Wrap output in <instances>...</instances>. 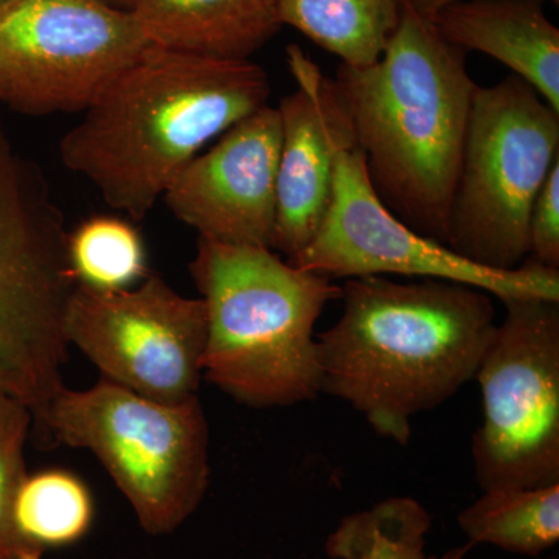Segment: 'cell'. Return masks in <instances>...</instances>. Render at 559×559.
<instances>
[{
    "label": "cell",
    "instance_id": "cell-25",
    "mask_svg": "<svg viewBox=\"0 0 559 559\" xmlns=\"http://www.w3.org/2000/svg\"><path fill=\"white\" fill-rule=\"evenodd\" d=\"M530 559H557V558H530Z\"/></svg>",
    "mask_w": 559,
    "mask_h": 559
},
{
    "label": "cell",
    "instance_id": "cell-10",
    "mask_svg": "<svg viewBox=\"0 0 559 559\" xmlns=\"http://www.w3.org/2000/svg\"><path fill=\"white\" fill-rule=\"evenodd\" d=\"M148 46L132 11L108 0H7L0 105L25 116L83 112Z\"/></svg>",
    "mask_w": 559,
    "mask_h": 559
},
{
    "label": "cell",
    "instance_id": "cell-16",
    "mask_svg": "<svg viewBox=\"0 0 559 559\" xmlns=\"http://www.w3.org/2000/svg\"><path fill=\"white\" fill-rule=\"evenodd\" d=\"M401 0H280V22L296 28L341 64L380 60L399 27Z\"/></svg>",
    "mask_w": 559,
    "mask_h": 559
},
{
    "label": "cell",
    "instance_id": "cell-12",
    "mask_svg": "<svg viewBox=\"0 0 559 559\" xmlns=\"http://www.w3.org/2000/svg\"><path fill=\"white\" fill-rule=\"evenodd\" d=\"M280 150L282 120L266 105L194 157L162 198L202 238L274 250Z\"/></svg>",
    "mask_w": 559,
    "mask_h": 559
},
{
    "label": "cell",
    "instance_id": "cell-13",
    "mask_svg": "<svg viewBox=\"0 0 559 559\" xmlns=\"http://www.w3.org/2000/svg\"><path fill=\"white\" fill-rule=\"evenodd\" d=\"M286 61L297 90L277 108L282 150L274 250L293 260L310 245L325 218L337 150L356 139L333 80L297 44L286 47Z\"/></svg>",
    "mask_w": 559,
    "mask_h": 559
},
{
    "label": "cell",
    "instance_id": "cell-26",
    "mask_svg": "<svg viewBox=\"0 0 559 559\" xmlns=\"http://www.w3.org/2000/svg\"><path fill=\"white\" fill-rule=\"evenodd\" d=\"M3 2H7V0H0V5H2Z\"/></svg>",
    "mask_w": 559,
    "mask_h": 559
},
{
    "label": "cell",
    "instance_id": "cell-6",
    "mask_svg": "<svg viewBox=\"0 0 559 559\" xmlns=\"http://www.w3.org/2000/svg\"><path fill=\"white\" fill-rule=\"evenodd\" d=\"M38 430L100 460L148 535L178 530L207 491L209 425L198 395L162 403L102 378L62 389Z\"/></svg>",
    "mask_w": 559,
    "mask_h": 559
},
{
    "label": "cell",
    "instance_id": "cell-9",
    "mask_svg": "<svg viewBox=\"0 0 559 559\" xmlns=\"http://www.w3.org/2000/svg\"><path fill=\"white\" fill-rule=\"evenodd\" d=\"M288 261L330 280L404 275L465 283L500 301L559 300V271L528 259L516 271L487 270L403 223L373 189L356 140L334 157L333 193L319 230Z\"/></svg>",
    "mask_w": 559,
    "mask_h": 559
},
{
    "label": "cell",
    "instance_id": "cell-20",
    "mask_svg": "<svg viewBox=\"0 0 559 559\" xmlns=\"http://www.w3.org/2000/svg\"><path fill=\"white\" fill-rule=\"evenodd\" d=\"M70 271L76 285L94 290L130 289L146 275L142 235L119 216H92L69 231Z\"/></svg>",
    "mask_w": 559,
    "mask_h": 559
},
{
    "label": "cell",
    "instance_id": "cell-8",
    "mask_svg": "<svg viewBox=\"0 0 559 559\" xmlns=\"http://www.w3.org/2000/svg\"><path fill=\"white\" fill-rule=\"evenodd\" d=\"M474 380L484 418L473 437L481 491L559 484V300L502 301Z\"/></svg>",
    "mask_w": 559,
    "mask_h": 559
},
{
    "label": "cell",
    "instance_id": "cell-17",
    "mask_svg": "<svg viewBox=\"0 0 559 559\" xmlns=\"http://www.w3.org/2000/svg\"><path fill=\"white\" fill-rule=\"evenodd\" d=\"M469 544L539 558L559 540V484L538 488L487 489L460 511Z\"/></svg>",
    "mask_w": 559,
    "mask_h": 559
},
{
    "label": "cell",
    "instance_id": "cell-1",
    "mask_svg": "<svg viewBox=\"0 0 559 559\" xmlns=\"http://www.w3.org/2000/svg\"><path fill=\"white\" fill-rule=\"evenodd\" d=\"M342 312L318 336L322 393L406 447L412 421L474 380L496 325L495 297L465 283L345 280Z\"/></svg>",
    "mask_w": 559,
    "mask_h": 559
},
{
    "label": "cell",
    "instance_id": "cell-3",
    "mask_svg": "<svg viewBox=\"0 0 559 559\" xmlns=\"http://www.w3.org/2000/svg\"><path fill=\"white\" fill-rule=\"evenodd\" d=\"M401 2L380 60L341 64L331 80L378 197L419 235L448 246L477 84L465 51Z\"/></svg>",
    "mask_w": 559,
    "mask_h": 559
},
{
    "label": "cell",
    "instance_id": "cell-22",
    "mask_svg": "<svg viewBox=\"0 0 559 559\" xmlns=\"http://www.w3.org/2000/svg\"><path fill=\"white\" fill-rule=\"evenodd\" d=\"M528 260L559 271V160L533 202L528 221Z\"/></svg>",
    "mask_w": 559,
    "mask_h": 559
},
{
    "label": "cell",
    "instance_id": "cell-4",
    "mask_svg": "<svg viewBox=\"0 0 559 559\" xmlns=\"http://www.w3.org/2000/svg\"><path fill=\"white\" fill-rule=\"evenodd\" d=\"M190 272L207 316L205 380L255 409L322 393L316 323L341 297L333 280L272 249L202 237Z\"/></svg>",
    "mask_w": 559,
    "mask_h": 559
},
{
    "label": "cell",
    "instance_id": "cell-2",
    "mask_svg": "<svg viewBox=\"0 0 559 559\" xmlns=\"http://www.w3.org/2000/svg\"><path fill=\"white\" fill-rule=\"evenodd\" d=\"M266 70L150 46L121 69L60 142L64 167L109 207L142 221L201 151L267 105Z\"/></svg>",
    "mask_w": 559,
    "mask_h": 559
},
{
    "label": "cell",
    "instance_id": "cell-15",
    "mask_svg": "<svg viewBox=\"0 0 559 559\" xmlns=\"http://www.w3.org/2000/svg\"><path fill=\"white\" fill-rule=\"evenodd\" d=\"M280 0H134L151 46L250 60L280 31Z\"/></svg>",
    "mask_w": 559,
    "mask_h": 559
},
{
    "label": "cell",
    "instance_id": "cell-24",
    "mask_svg": "<svg viewBox=\"0 0 559 559\" xmlns=\"http://www.w3.org/2000/svg\"><path fill=\"white\" fill-rule=\"evenodd\" d=\"M108 2L114 3V5L121 7V9L131 10L134 0H108Z\"/></svg>",
    "mask_w": 559,
    "mask_h": 559
},
{
    "label": "cell",
    "instance_id": "cell-19",
    "mask_svg": "<svg viewBox=\"0 0 559 559\" xmlns=\"http://www.w3.org/2000/svg\"><path fill=\"white\" fill-rule=\"evenodd\" d=\"M94 516L90 488L69 471L27 474L14 502L17 530L44 551L79 543L90 533Z\"/></svg>",
    "mask_w": 559,
    "mask_h": 559
},
{
    "label": "cell",
    "instance_id": "cell-5",
    "mask_svg": "<svg viewBox=\"0 0 559 559\" xmlns=\"http://www.w3.org/2000/svg\"><path fill=\"white\" fill-rule=\"evenodd\" d=\"M69 231L43 168L0 127V393L39 428L66 388V311L76 282Z\"/></svg>",
    "mask_w": 559,
    "mask_h": 559
},
{
    "label": "cell",
    "instance_id": "cell-23",
    "mask_svg": "<svg viewBox=\"0 0 559 559\" xmlns=\"http://www.w3.org/2000/svg\"><path fill=\"white\" fill-rule=\"evenodd\" d=\"M404 2H406L415 13H418L419 16L433 21L441 10L450 7L451 3L460 2V0H404ZM551 2L558 3L559 0H551Z\"/></svg>",
    "mask_w": 559,
    "mask_h": 559
},
{
    "label": "cell",
    "instance_id": "cell-14",
    "mask_svg": "<svg viewBox=\"0 0 559 559\" xmlns=\"http://www.w3.org/2000/svg\"><path fill=\"white\" fill-rule=\"evenodd\" d=\"M432 22L441 38L495 58L559 112V28L540 0H460Z\"/></svg>",
    "mask_w": 559,
    "mask_h": 559
},
{
    "label": "cell",
    "instance_id": "cell-21",
    "mask_svg": "<svg viewBox=\"0 0 559 559\" xmlns=\"http://www.w3.org/2000/svg\"><path fill=\"white\" fill-rule=\"evenodd\" d=\"M32 425L31 409L0 393V559H43L46 555L21 535L14 522V502L28 474L24 448Z\"/></svg>",
    "mask_w": 559,
    "mask_h": 559
},
{
    "label": "cell",
    "instance_id": "cell-7",
    "mask_svg": "<svg viewBox=\"0 0 559 559\" xmlns=\"http://www.w3.org/2000/svg\"><path fill=\"white\" fill-rule=\"evenodd\" d=\"M559 160V112L520 76L474 91L448 248L492 271L528 259L533 202Z\"/></svg>",
    "mask_w": 559,
    "mask_h": 559
},
{
    "label": "cell",
    "instance_id": "cell-18",
    "mask_svg": "<svg viewBox=\"0 0 559 559\" xmlns=\"http://www.w3.org/2000/svg\"><path fill=\"white\" fill-rule=\"evenodd\" d=\"M432 528L429 511L417 499L395 496L348 514L330 533L325 551L331 559H466L473 544L428 554Z\"/></svg>",
    "mask_w": 559,
    "mask_h": 559
},
{
    "label": "cell",
    "instance_id": "cell-11",
    "mask_svg": "<svg viewBox=\"0 0 559 559\" xmlns=\"http://www.w3.org/2000/svg\"><path fill=\"white\" fill-rule=\"evenodd\" d=\"M66 337L103 378L145 399L182 403L198 395L207 336L205 305L148 275L138 288L76 285L66 311Z\"/></svg>",
    "mask_w": 559,
    "mask_h": 559
}]
</instances>
